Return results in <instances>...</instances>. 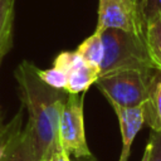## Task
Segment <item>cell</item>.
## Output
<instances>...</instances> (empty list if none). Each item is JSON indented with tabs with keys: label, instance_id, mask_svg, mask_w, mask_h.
Masks as SVG:
<instances>
[{
	"label": "cell",
	"instance_id": "6da1fadb",
	"mask_svg": "<svg viewBox=\"0 0 161 161\" xmlns=\"http://www.w3.org/2000/svg\"><path fill=\"white\" fill-rule=\"evenodd\" d=\"M21 104L28 111V123L24 130L34 142L40 161L49 160L62 151L58 138V127L68 93L47 86L36 74V65L23 60L15 69Z\"/></svg>",
	"mask_w": 161,
	"mask_h": 161
},
{
	"label": "cell",
	"instance_id": "7a4b0ae2",
	"mask_svg": "<svg viewBox=\"0 0 161 161\" xmlns=\"http://www.w3.org/2000/svg\"><path fill=\"white\" fill-rule=\"evenodd\" d=\"M102 39L104 55L99 75L126 69L143 72L158 69L150 55L145 35L119 29H104Z\"/></svg>",
	"mask_w": 161,
	"mask_h": 161
},
{
	"label": "cell",
	"instance_id": "3957f363",
	"mask_svg": "<svg viewBox=\"0 0 161 161\" xmlns=\"http://www.w3.org/2000/svg\"><path fill=\"white\" fill-rule=\"evenodd\" d=\"M155 70H116L99 75L94 84L109 104L138 107L143 106L148 98L151 77Z\"/></svg>",
	"mask_w": 161,
	"mask_h": 161
},
{
	"label": "cell",
	"instance_id": "277c9868",
	"mask_svg": "<svg viewBox=\"0 0 161 161\" xmlns=\"http://www.w3.org/2000/svg\"><path fill=\"white\" fill-rule=\"evenodd\" d=\"M83 101L84 93L68 96L59 119V145L67 155H72L77 160L96 161L86 140Z\"/></svg>",
	"mask_w": 161,
	"mask_h": 161
},
{
	"label": "cell",
	"instance_id": "5b68a950",
	"mask_svg": "<svg viewBox=\"0 0 161 161\" xmlns=\"http://www.w3.org/2000/svg\"><path fill=\"white\" fill-rule=\"evenodd\" d=\"M96 29H119L145 35L138 4L131 0H98Z\"/></svg>",
	"mask_w": 161,
	"mask_h": 161
},
{
	"label": "cell",
	"instance_id": "8992f818",
	"mask_svg": "<svg viewBox=\"0 0 161 161\" xmlns=\"http://www.w3.org/2000/svg\"><path fill=\"white\" fill-rule=\"evenodd\" d=\"M53 65L60 68L68 77L65 92L68 94L86 93L99 77V69L88 64L75 50L59 53Z\"/></svg>",
	"mask_w": 161,
	"mask_h": 161
},
{
	"label": "cell",
	"instance_id": "52a82bcc",
	"mask_svg": "<svg viewBox=\"0 0 161 161\" xmlns=\"http://www.w3.org/2000/svg\"><path fill=\"white\" fill-rule=\"evenodd\" d=\"M119 123V131L122 137V150L118 161H128L132 142L145 123L143 107H122L111 104Z\"/></svg>",
	"mask_w": 161,
	"mask_h": 161
},
{
	"label": "cell",
	"instance_id": "ba28073f",
	"mask_svg": "<svg viewBox=\"0 0 161 161\" xmlns=\"http://www.w3.org/2000/svg\"><path fill=\"white\" fill-rule=\"evenodd\" d=\"M0 161H40L29 133L21 128L6 143Z\"/></svg>",
	"mask_w": 161,
	"mask_h": 161
},
{
	"label": "cell",
	"instance_id": "9c48e42d",
	"mask_svg": "<svg viewBox=\"0 0 161 161\" xmlns=\"http://www.w3.org/2000/svg\"><path fill=\"white\" fill-rule=\"evenodd\" d=\"M143 118L145 123L152 131H161V70L153 72L150 83L148 98L145 102Z\"/></svg>",
	"mask_w": 161,
	"mask_h": 161
},
{
	"label": "cell",
	"instance_id": "30bf717a",
	"mask_svg": "<svg viewBox=\"0 0 161 161\" xmlns=\"http://www.w3.org/2000/svg\"><path fill=\"white\" fill-rule=\"evenodd\" d=\"M15 0H0V64L13 44Z\"/></svg>",
	"mask_w": 161,
	"mask_h": 161
},
{
	"label": "cell",
	"instance_id": "8fae6325",
	"mask_svg": "<svg viewBox=\"0 0 161 161\" xmlns=\"http://www.w3.org/2000/svg\"><path fill=\"white\" fill-rule=\"evenodd\" d=\"M75 52L92 67L101 70V64L104 55L102 30L96 29L92 35L86 38L75 49Z\"/></svg>",
	"mask_w": 161,
	"mask_h": 161
},
{
	"label": "cell",
	"instance_id": "7c38bea8",
	"mask_svg": "<svg viewBox=\"0 0 161 161\" xmlns=\"http://www.w3.org/2000/svg\"><path fill=\"white\" fill-rule=\"evenodd\" d=\"M145 39L153 63L161 69V15L146 24Z\"/></svg>",
	"mask_w": 161,
	"mask_h": 161
},
{
	"label": "cell",
	"instance_id": "4fadbf2b",
	"mask_svg": "<svg viewBox=\"0 0 161 161\" xmlns=\"http://www.w3.org/2000/svg\"><path fill=\"white\" fill-rule=\"evenodd\" d=\"M23 104L20 107V109L15 113V116L10 119V122L4 123L3 119L0 118V158L3 156L4 148L8 143V141L21 130V123H23Z\"/></svg>",
	"mask_w": 161,
	"mask_h": 161
},
{
	"label": "cell",
	"instance_id": "5bb4252c",
	"mask_svg": "<svg viewBox=\"0 0 161 161\" xmlns=\"http://www.w3.org/2000/svg\"><path fill=\"white\" fill-rule=\"evenodd\" d=\"M36 74L47 86L55 89L65 91L68 77L60 68H57L53 65L52 68H48V69H40L36 67Z\"/></svg>",
	"mask_w": 161,
	"mask_h": 161
},
{
	"label": "cell",
	"instance_id": "9a60e30c",
	"mask_svg": "<svg viewBox=\"0 0 161 161\" xmlns=\"http://www.w3.org/2000/svg\"><path fill=\"white\" fill-rule=\"evenodd\" d=\"M138 10L143 25L161 15V0H138Z\"/></svg>",
	"mask_w": 161,
	"mask_h": 161
},
{
	"label": "cell",
	"instance_id": "2e32d148",
	"mask_svg": "<svg viewBox=\"0 0 161 161\" xmlns=\"http://www.w3.org/2000/svg\"><path fill=\"white\" fill-rule=\"evenodd\" d=\"M148 141L151 142L150 161H161V131L151 130Z\"/></svg>",
	"mask_w": 161,
	"mask_h": 161
},
{
	"label": "cell",
	"instance_id": "e0dca14e",
	"mask_svg": "<svg viewBox=\"0 0 161 161\" xmlns=\"http://www.w3.org/2000/svg\"><path fill=\"white\" fill-rule=\"evenodd\" d=\"M50 161H70L69 158V155H67L63 150L59 151V152H55L52 157H50Z\"/></svg>",
	"mask_w": 161,
	"mask_h": 161
},
{
	"label": "cell",
	"instance_id": "ac0fdd59",
	"mask_svg": "<svg viewBox=\"0 0 161 161\" xmlns=\"http://www.w3.org/2000/svg\"><path fill=\"white\" fill-rule=\"evenodd\" d=\"M150 156H151V142L148 141L146 147H145V151H143V156L141 158V161H150Z\"/></svg>",
	"mask_w": 161,
	"mask_h": 161
},
{
	"label": "cell",
	"instance_id": "d6986e66",
	"mask_svg": "<svg viewBox=\"0 0 161 161\" xmlns=\"http://www.w3.org/2000/svg\"><path fill=\"white\" fill-rule=\"evenodd\" d=\"M131 1H133V3H138V0H131Z\"/></svg>",
	"mask_w": 161,
	"mask_h": 161
},
{
	"label": "cell",
	"instance_id": "ffe728a7",
	"mask_svg": "<svg viewBox=\"0 0 161 161\" xmlns=\"http://www.w3.org/2000/svg\"><path fill=\"white\" fill-rule=\"evenodd\" d=\"M43 161H50V158H49V160H43Z\"/></svg>",
	"mask_w": 161,
	"mask_h": 161
}]
</instances>
